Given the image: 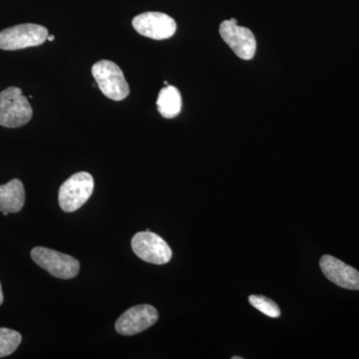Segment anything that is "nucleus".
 I'll list each match as a JSON object with an SVG mask.
<instances>
[{"instance_id": "1", "label": "nucleus", "mask_w": 359, "mask_h": 359, "mask_svg": "<svg viewBox=\"0 0 359 359\" xmlns=\"http://www.w3.org/2000/svg\"><path fill=\"white\" fill-rule=\"evenodd\" d=\"M33 111L27 98L18 87L0 93V125L7 128L25 126L32 120Z\"/></svg>"}, {"instance_id": "2", "label": "nucleus", "mask_w": 359, "mask_h": 359, "mask_svg": "<svg viewBox=\"0 0 359 359\" xmlns=\"http://www.w3.org/2000/svg\"><path fill=\"white\" fill-rule=\"evenodd\" d=\"M92 75L101 92L111 100L122 101L129 96V85L124 73L112 61H98L92 67Z\"/></svg>"}, {"instance_id": "3", "label": "nucleus", "mask_w": 359, "mask_h": 359, "mask_svg": "<svg viewBox=\"0 0 359 359\" xmlns=\"http://www.w3.org/2000/svg\"><path fill=\"white\" fill-rule=\"evenodd\" d=\"M94 190V179L87 172H79L66 180L59 190L58 201L66 212L77 211L90 199Z\"/></svg>"}, {"instance_id": "4", "label": "nucleus", "mask_w": 359, "mask_h": 359, "mask_svg": "<svg viewBox=\"0 0 359 359\" xmlns=\"http://www.w3.org/2000/svg\"><path fill=\"white\" fill-rule=\"evenodd\" d=\"M32 257L40 268L48 271L55 278L69 280L75 278L79 273V262L75 257L57 250L36 247L32 250Z\"/></svg>"}, {"instance_id": "5", "label": "nucleus", "mask_w": 359, "mask_h": 359, "mask_svg": "<svg viewBox=\"0 0 359 359\" xmlns=\"http://www.w3.org/2000/svg\"><path fill=\"white\" fill-rule=\"evenodd\" d=\"M48 30L44 26L25 23L6 28L0 32V49L18 50L39 46L46 41Z\"/></svg>"}, {"instance_id": "6", "label": "nucleus", "mask_w": 359, "mask_h": 359, "mask_svg": "<svg viewBox=\"0 0 359 359\" xmlns=\"http://www.w3.org/2000/svg\"><path fill=\"white\" fill-rule=\"evenodd\" d=\"M132 249L144 262L154 264L169 263L172 250L160 236L149 230L137 233L132 238Z\"/></svg>"}, {"instance_id": "7", "label": "nucleus", "mask_w": 359, "mask_h": 359, "mask_svg": "<svg viewBox=\"0 0 359 359\" xmlns=\"http://www.w3.org/2000/svg\"><path fill=\"white\" fill-rule=\"evenodd\" d=\"M219 34L238 57L243 60L254 58L257 51L256 37L249 28L238 26L235 18L222 22Z\"/></svg>"}, {"instance_id": "8", "label": "nucleus", "mask_w": 359, "mask_h": 359, "mask_svg": "<svg viewBox=\"0 0 359 359\" xmlns=\"http://www.w3.org/2000/svg\"><path fill=\"white\" fill-rule=\"evenodd\" d=\"M132 25L139 34L155 40L170 39L177 30L176 21L162 13L139 14L134 18Z\"/></svg>"}, {"instance_id": "9", "label": "nucleus", "mask_w": 359, "mask_h": 359, "mask_svg": "<svg viewBox=\"0 0 359 359\" xmlns=\"http://www.w3.org/2000/svg\"><path fill=\"white\" fill-rule=\"evenodd\" d=\"M159 318L157 309L149 304H140L125 311L116 321L118 334L134 335L153 327Z\"/></svg>"}, {"instance_id": "10", "label": "nucleus", "mask_w": 359, "mask_h": 359, "mask_svg": "<svg viewBox=\"0 0 359 359\" xmlns=\"http://www.w3.org/2000/svg\"><path fill=\"white\" fill-rule=\"evenodd\" d=\"M320 266L330 282L342 289L359 290V271L353 266L328 255L321 257Z\"/></svg>"}, {"instance_id": "11", "label": "nucleus", "mask_w": 359, "mask_h": 359, "mask_svg": "<svg viewBox=\"0 0 359 359\" xmlns=\"http://www.w3.org/2000/svg\"><path fill=\"white\" fill-rule=\"evenodd\" d=\"M25 203V186L20 180L13 179L0 186V212H18Z\"/></svg>"}, {"instance_id": "12", "label": "nucleus", "mask_w": 359, "mask_h": 359, "mask_svg": "<svg viewBox=\"0 0 359 359\" xmlns=\"http://www.w3.org/2000/svg\"><path fill=\"white\" fill-rule=\"evenodd\" d=\"M157 106L160 114L167 119L178 116L182 109V96L179 90L169 85L161 90Z\"/></svg>"}, {"instance_id": "13", "label": "nucleus", "mask_w": 359, "mask_h": 359, "mask_svg": "<svg viewBox=\"0 0 359 359\" xmlns=\"http://www.w3.org/2000/svg\"><path fill=\"white\" fill-rule=\"evenodd\" d=\"M22 340L20 332L0 327V358L11 355L18 349Z\"/></svg>"}, {"instance_id": "14", "label": "nucleus", "mask_w": 359, "mask_h": 359, "mask_svg": "<svg viewBox=\"0 0 359 359\" xmlns=\"http://www.w3.org/2000/svg\"><path fill=\"white\" fill-rule=\"evenodd\" d=\"M249 302L255 309L261 311L264 316L273 318H278L280 316V309L278 304L264 295H250Z\"/></svg>"}, {"instance_id": "15", "label": "nucleus", "mask_w": 359, "mask_h": 359, "mask_svg": "<svg viewBox=\"0 0 359 359\" xmlns=\"http://www.w3.org/2000/svg\"><path fill=\"white\" fill-rule=\"evenodd\" d=\"M2 302H4V292H2L1 283H0V306H1Z\"/></svg>"}, {"instance_id": "16", "label": "nucleus", "mask_w": 359, "mask_h": 359, "mask_svg": "<svg viewBox=\"0 0 359 359\" xmlns=\"http://www.w3.org/2000/svg\"><path fill=\"white\" fill-rule=\"evenodd\" d=\"M54 39H55V37H54L53 35H48V37H47L49 41H53Z\"/></svg>"}, {"instance_id": "17", "label": "nucleus", "mask_w": 359, "mask_h": 359, "mask_svg": "<svg viewBox=\"0 0 359 359\" xmlns=\"http://www.w3.org/2000/svg\"><path fill=\"white\" fill-rule=\"evenodd\" d=\"M2 215H4V216H8L9 215V212H2Z\"/></svg>"}, {"instance_id": "18", "label": "nucleus", "mask_w": 359, "mask_h": 359, "mask_svg": "<svg viewBox=\"0 0 359 359\" xmlns=\"http://www.w3.org/2000/svg\"><path fill=\"white\" fill-rule=\"evenodd\" d=\"M233 359H243V358H241V356H233V358H231Z\"/></svg>"}]
</instances>
